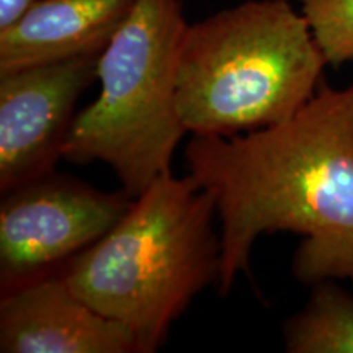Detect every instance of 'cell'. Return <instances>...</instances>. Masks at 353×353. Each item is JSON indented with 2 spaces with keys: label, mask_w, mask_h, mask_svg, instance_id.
<instances>
[{
  "label": "cell",
  "mask_w": 353,
  "mask_h": 353,
  "mask_svg": "<svg viewBox=\"0 0 353 353\" xmlns=\"http://www.w3.org/2000/svg\"><path fill=\"white\" fill-rule=\"evenodd\" d=\"M188 174L208 190L221 221V272L226 296L249 273L263 234L303 237L291 270L299 283L353 285V83L330 87L288 121L234 136L192 134Z\"/></svg>",
  "instance_id": "1"
},
{
  "label": "cell",
  "mask_w": 353,
  "mask_h": 353,
  "mask_svg": "<svg viewBox=\"0 0 353 353\" xmlns=\"http://www.w3.org/2000/svg\"><path fill=\"white\" fill-rule=\"evenodd\" d=\"M216 214L213 195L192 175L165 172L132 198L103 237L57 272L88 306L125 324L141 353H154L193 299L218 285Z\"/></svg>",
  "instance_id": "2"
},
{
  "label": "cell",
  "mask_w": 353,
  "mask_h": 353,
  "mask_svg": "<svg viewBox=\"0 0 353 353\" xmlns=\"http://www.w3.org/2000/svg\"><path fill=\"white\" fill-rule=\"evenodd\" d=\"M327 65L290 0H247L188 25L176 110L190 134L234 136L293 118Z\"/></svg>",
  "instance_id": "3"
},
{
  "label": "cell",
  "mask_w": 353,
  "mask_h": 353,
  "mask_svg": "<svg viewBox=\"0 0 353 353\" xmlns=\"http://www.w3.org/2000/svg\"><path fill=\"white\" fill-rule=\"evenodd\" d=\"M187 28L180 0H136L100 54V94L74 117L64 159L108 165L130 198L170 172L188 132L176 110V68Z\"/></svg>",
  "instance_id": "4"
},
{
  "label": "cell",
  "mask_w": 353,
  "mask_h": 353,
  "mask_svg": "<svg viewBox=\"0 0 353 353\" xmlns=\"http://www.w3.org/2000/svg\"><path fill=\"white\" fill-rule=\"evenodd\" d=\"M0 291L51 275L95 244L130 210L125 192L107 193L56 172L3 193Z\"/></svg>",
  "instance_id": "5"
},
{
  "label": "cell",
  "mask_w": 353,
  "mask_h": 353,
  "mask_svg": "<svg viewBox=\"0 0 353 353\" xmlns=\"http://www.w3.org/2000/svg\"><path fill=\"white\" fill-rule=\"evenodd\" d=\"M100 54L0 76V192L54 172Z\"/></svg>",
  "instance_id": "6"
},
{
  "label": "cell",
  "mask_w": 353,
  "mask_h": 353,
  "mask_svg": "<svg viewBox=\"0 0 353 353\" xmlns=\"http://www.w3.org/2000/svg\"><path fill=\"white\" fill-rule=\"evenodd\" d=\"M2 353H141L134 334L100 314L59 272L0 298Z\"/></svg>",
  "instance_id": "7"
},
{
  "label": "cell",
  "mask_w": 353,
  "mask_h": 353,
  "mask_svg": "<svg viewBox=\"0 0 353 353\" xmlns=\"http://www.w3.org/2000/svg\"><path fill=\"white\" fill-rule=\"evenodd\" d=\"M136 0H34L0 28V76L34 65L101 54Z\"/></svg>",
  "instance_id": "8"
},
{
  "label": "cell",
  "mask_w": 353,
  "mask_h": 353,
  "mask_svg": "<svg viewBox=\"0 0 353 353\" xmlns=\"http://www.w3.org/2000/svg\"><path fill=\"white\" fill-rule=\"evenodd\" d=\"M290 353H353V296L334 280L314 285L303 311L283 325Z\"/></svg>",
  "instance_id": "9"
},
{
  "label": "cell",
  "mask_w": 353,
  "mask_h": 353,
  "mask_svg": "<svg viewBox=\"0 0 353 353\" xmlns=\"http://www.w3.org/2000/svg\"><path fill=\"white\" fill-rule=\"evenodd\" d=\"M327 65L353 61V0H296Z\"/></svg>",
  "instance_id": "10"
}]
</instances>
